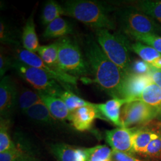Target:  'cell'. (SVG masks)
<instances>
[{
    "instance_id": "obj_1",
    "label": "cell",
    "mask_w": 161,
    "mask_h": 161,
    "mask_svg": "<svg viewBox=\"0 0 161 161\" xmlns=\"http://www.w3.org/2000/svg\"><path fill=\"white\" fill-rule=\"evenodd\" d=\"M84 52L94 77V82L114 98H121V88L125 74L111 61L94 37L88 35L83 41Z\"/></svg>"
},
{
    "instance_id": "obj_2",
    "label": "cell",
    "mask_w": 161,
    "mask_h": 161,
    "mask_svg": "<svg viewBox=\"0 0 161 161\" xmlns=\"http://www.w3.org/2000/svg\"><path fill=\"white\" fill-rule=\"evenodd\" d=\"M62 6L64 14L73 17L95 30H114L115 23L110 17L113 8L105 3L90 0H69Z\"/></svg>"
},
{
    "instance_id": "obj_3",
    "label": "cell",
    "mask_w": 161,
    "mask_h": 161,
    "mask_svg": "<svg viewBox=\"0 0 161 161\" xmlns=\"http://www.w3.org/2000/svg\"><path fill=\"white\" fill-rule=\"evenodd\" d=\"M96 40L110 60L123 71L125 75L130 71L131 44L122 32L112 34L108 29L95 30Z\"/></svg>"
},
{
    "instance_id": "obj_4",
    "label": "cell",
    "mask_w": 161,
    "mask_h": 161,
    "mask_svg": "<svg viewBox=\"0 0 161 161\" xmlns=\"http://www.w3.org/2000/svg\"><path fill=\"white\" fill-rule=\"evenodd\" d=\"M58 62L61 69L69 75L78 78L92 75L86 58L74 38L66 36L58 39Z\"/></svg>"
},
{
    "instance_id": "obj_5",
    "label": "cell",
    "mask_w": 161,
    "mask_h": 161,
    "mask_svg": "<svg viewBox=\"0 0 161 161\" xmlns=\"http://www.w3.org/2000/svg\"><path fill=\"white\" fill-rule=\"evenodd\" d=\"M122 32L130 38L136 35L155 34L161 31L160 26L153 19L147 16L135 7H126L117 13Z\"/></svg>"
},
{
    "instance_id": "obj_6",
    "label": "cell",
    "mask_w": 161,
    "mask_h": 161,
    "mask_svg": "<svg viewBox=\"0 0 161 161\" xmlns=\"http://www.w3.org/2000/svg\"><path fill=\"white\" fill-rule=\"evenodd\" d=\"M13 69L38 92L59 97L64 90L60 84L43 70L24 64L17 59L14 60Z\"/></svg>"
},
{
    "instance_id": "obj_7",
    "label": "cell",
    "mask_w": 161,
    "mask_h": 161,
    "mask_svg": "<svg viewBox=\"0 0 161 161\" xmlns=\"http://www.w3.org/2000/svg\"><path fill=\"white\" fill-rule=\"evenodd\" d=\"M159 110L160 109L142 101L128 102L125 104L121 109V127L132 128L147 124L158 117Z\"/></svg>"
},
{
    "instance_id": "obj_8",
    "label": "cell",
    "mask_w": 161,
    "mask_h": 161,
    "mask_svg": "<svg viewBox=\"0 0 161 161\" xmlns=\"http://www.w3.org/2000/svg\"><path fill=\"white\" fill-rule=\"evenodd\" d=\"M17 59L29 66L40 69L57 80L66 90H70L72 86H76L77 78L66 72H58L46 64L36 53L29 52L25 48H17Z\"/></svg>"
},
{
    "instance_id": "obj_9",
    "label": "cell",
    "mask_w": 161,
    "mask_h": 161,
    "mask_svg": "<svg viewBox=\"0 0 161 161\" xmlns=\"http://www.w3.org/2000/svg\"><path fill=\"white\" fill-rule=\"evenodd\" d=\"M153 81L149 74L140 75L129 72L125 75L121 88V98L129 102L138 100L145 88Z\"/></svg>"
},
{
    "instance_id": "obj_10",
    "label": "cell",
    "mask_w": 161,
    "mask_h": 161,
    "mask_svg": "<svg viewBox=\"0 0 161 161\" xmlns=\"http://www.w3.org/2000/svg\"><path fill=\"white\" fill-rule=\"evenodd\" d=\"M136 127H118L106 132V140L113 151L132 155L133 138Z\"/></svg>"
},
{
    "instance_id": "obj_11",
    "label": "cell",
    "mask_w": 161,
    "mask_h": 161,
    "mask_svg": "<svg viewBox=\"0 0 161 161\" xmlns=\"http://www.w3.org/2000/svg\"><path fill=\"white\" fill-rule=\"evenodd\" d=\"M17 86L10 76H4L0 82V111L1 116H7L18 103Z\"/></svg>"
},
{
    "instance_id": "obj_12",
    "label": "cell",
    "mask_w": 161,
    "mask_h": 161,
    "mask_svg": "<svg viewBox=\"0 0 161 161\" xmlns=\"http://www.w3.org/2000/svg\"><path fill=\"white\" fill-rule=\"evenodd\" d=\"M104 119L96 106V104L80 108L71 113L70 121L75 129L80 131L90 130L96 119Z\"/></svg>"
},
{
    "instance_id": "obj_13",
    "label": "cell",
    "mask_w": 161,
    "mask_h": 161,
    "mask_svg": "<svg viewBox=\"0 0 161 161\" xmlns=\"http://www.w3.org/2000/svg\"><path fill=\"white\" fill-rule=\"evenodd\" d=\"M52 151L58 161H88V148L60 143L53 145Z\"/></svg>"
},
{
    "instance_id": "obj_14",
    "label": "cell",
    "mask_w": 161,
    "mask_h": 161,
    "mask_svg": "<svg viewBox=\"0 0 161 161\" xmlns=\"http://www.w3.org/2000/svg\"><path fill=\"white\" fill-rule=\"evenodd\" d=\"M128 102L126 99L114 98L104 103L96 104V106L104 119H106L116 126L121 127V109Z\"/></svg>"
},
{
    "instance_id": "obj_15",
    "label": "cell",
    "mask_w": 161,
    "mask_h": 161,
    "mask_svg": "<svg viewBox=\"0 0 161 161\" xmlns=\"http://www.w3.org/2000/svg\"><path fill=\"white\" fill-rule=\"evenodd\" d=\"M38 94L55 119L70 121L71 112L60 98L40 92Z\"/></svg>"
},
{
    "instance_id": "obj_16",
    "label": "cell",
    "mask_w": 161,
    "mask_h": 161,
    "mask_svg": "<svg viewBox=\"0 0 161 161\" xmlns=\"http://www.w3.org/2000/svg\"><path fill=\"white\" fill-rule=\"evenodd\" d=\"M34 12L29 16L23 28L21 40L23 48L36 53L39 47V40L36 32L34 19Z\"/></svg>"
},
{
    "instance_id": "obj_17",
    "label": "cell",
    "mask_w": 161,
    "mask_h": 161,
    "mask_svg": "<svg viewBox=\"0 0 161 161\" xmlns=\"http://www.w3.org/2000/svg\"><path fill=\"white\" fill-rule=\"evenodd\" d=\"M72 33V26L68 21L60 17L46 26V28L43 33V36L47 39H59Z\"/></svg>"
},
{
    "instance_id": "obj_18",
    "label": "cell",
    "mask_w": 161,
    "mask_h": 161,
    "mask_svg": "<svg viewBox=\"0 0 161 161\" xmlns=\"http://www.w3.org/2000/svg\"><path fill=\"white\" fill-rule=\"evenodd\" d=\"M37 53L41 58L52 68L58 72H64L61 69L58 62V41L48 45L40 46Z\"/></svg>"
},
{
    "instance_id": "obj_19",
    "label": "cell",
    "mask_w": 161,
    "mask_h": 161,
    "mask_svg": "<svg viewBox=\"0 0 161 161\" xmlns=\"http://www.w3.org/2000/svg\"><path fill=\"white\" fill-rule=\"evenodd\" d=\"M0 41L7 46L17 47L20 44L17 31L3 17L0 20Z\"/></svg>"
},
{
    "instance_id": "obj_20",
    "label": "cell",
    "mask_w": 161,
    "mask_h": 161,
    "mask_svg": "<svg viewBox=\"0 0 161 161\" xmlns=\"http://www.w3.org/2000/svg\"><path fill=\"white\" fill-rule=\"evenodd\" d=\"M151 106L161 108V88L153 82L146 86L138 98Z\"/></svg>"
},
{
    "instance_id": "obj_21",
    "label": "cell",
    "mask_w": 161,
    "mask_h": 161,
    "mask_svg": "<svg viewBox=\"0 0 161 161\" xmlns=\"http://www.w3.org/2000/svg\"><path fill=\"white\" fill-rule=\"evenodd\" d=\"M64 14V8L62 4H60L56 1L50 0L46 3L43 7L41 14V22L44 25L47 26Z\"/></svg>"
},
{
    "instance_id": "obj_22",
    "label": "cell",
    "mask_w": 161,
    "mask_h": 161,
    "mask_svg": "<svg viewBox=\"0 0 161 161\" xmlns=\"http://www.w3.org/2000/svg\"><path fill=\"white\" fill-rule=\"evenodd\" d=\"M24 113L31 119L41 123L50 124L55 119L43 102L35 104Z\"/></svg>"
},
{
    "instance_id": "obj_23",
    "label": "cell",
    "mask_w": 161,
    "mask_h": 161,
    "mask_svg": "<svg viewBox=\"0 0 161 161\" xmlns=\"http://www.w3.org/2000/svg\"><path fill=\"white\" fill-rule=\"evenodd\" d=\"M139 11L161 23V1H138L134 6Z\"/></svg>"
},
{
    "instance_id": "obj_24",
    "label": "cell",
    "mask_w": 161,
    "mask_h": 161,
    "mask_svg": "<svg viewBox=\"0 0 161 161\" xmlns=\"http://www.w3.org/2000/svg\"><path fill=\"white\" fill-rule=\"evenodd\" d=\"M42 100L38 92L28 88L23 87L19 93L18 104L20 109L25 112L35 104L42 102Z\"/></svg>"
},
{
    "instance_id": "obj_25",
    "label": "cell",
    "mask_w": 161,
    "mask_h": 161,
    "mask_svg": "<svg viewBox=\"0 0 161 161\" xmlns=\"http://www.w3.org/2000/svg\"><path fill=\"white\" fill-rule=\"evenodd\" d=\"M132 52L136 53L143 60L150 64H152L156 59L160 58L161 54L151 47L147 46L140 42H136L131 45Z\"/></svg>"
},
{
    "instance_id": "obj_26",
    "label": "cell",
    "mask_w": 161,
    "mask_h": 161,
    "mask_svg": "<svg viewBox=\"0 0 161 161\" xmlns=\"http://www.w3.org/2000/svg\"><path fill=\"white\" fill-rule=\"evenodd\" d=\"M59 97L66 104L71 113L82 107L92 104V103L87 102L76 96L70 90H64Z\"/></svg>"
},
{
    "instance_id": "obj_27",
    "label": "cell",
    "mask_w": 161,
    "mask_h": 161,
    "mask_svg": "<svg viewBox=\"0 0 161 161\" xmlns=\"http://www.w3.org/2000/svg\"><path fill=\"white\" fill-rule=\"evenodd\" d=\"M113 150L106 145L88 148V161H111Z\"/></svg>"
},
{
    "instance_id": "obj_28",
    "label": "cell",
    "mask_w": 161,
    "mask_h": 161,
    "mask_svg": "<svg viewBox=\"0 0 161 161\" xmlns=\"http://www.w3.org/2000/svg\"><path fill=\"white\" fill-rule=\"evenodd\" d=\"M8 128L7 120L1 119L0 128V153L6 152L16 147V145L14 144L10 138Z\"/></svg>"
},
{
    "instance_id": "obj_29",
    "label": "cell",
    "mask_w": 161,
    "mask_h": 161,
    "mask_svg": "<svg viewBox=\"0 0 161 161\" xmlns=\"http://www.w3.org/2000/svg\"><path fill=\"white\" fill-rule=\"evenodd\" d=\"M132 38L137 41V42H144L159 53H161V37L158 35L151 34L136 35Z\"/></svg>"
},
{
    "instance_id": "obj_30",
    "label": "cell",
    "mask_w": 161,
    "mask_h": 161,
    "mask_svg": "<svg viewBox=\"0 0 161 161\" xmlns=\"http://www.w3.org/2000/svg\"><path fill=\"white\" fill-rule=\"evenodd\" d=\"M26 158L24 150L20 146L4 153H0V161H22Z\"/></svg>"
},
{
    "instance_id": "obj_31",
    "label": "cell",
    "mask_w": 161,
    "mask_h": 161,
    "mask_svg": "<svg viewBox=\"0 0 161 161\" xmlns=\"http://www.w3.org/2000/svg\"><path fill=\"white\" fill-rule=\"evenodd\" d=\"M143 155L161 160V130L158 136L150 142L144 150Z\"/></svg>"
},
{
    "instance_id": "obj_32",
    "label": "cell",
    "mask_w": 161,
    "mask_h": 161,
    "mask_svg": "<svg viewBox=\"0 0 161 161\" xmlns=\"http://www.w3.org/2000/svg\"><path fill=\"white\" fill-rule=\"evenodd\" d=\"M15 60L4 50L3 47H1L0 51V76L3 78L7 70L13 68V66Z\"/></svg>"
},
{
    "instance_id": "obj_33",
    "label": "cell",
    "mask_w": 161,
    "mask_h": 161,
    "mask_svg": "<svg viewBox=\"0 0 161 161\" xmlns=\"http://www.w3.org/2000/svg\"><path fill=\"white\" fill-rule=\"evenodd\" d=\"M152 69L153 67L149 64L143 60H137L131 63L130 72L140 75L150 74Z\"/></svg>"
},
{
    "instance_id": "obj_34",
    "label": "cell",
    "mask_w": 161,
    "mask_h": 161,
    "mask_svg": "<svg viewBox=\"0 0 161 161\" xmlns=\"http://www.w3.org/2000/svg\"><path fill=\"white\" fill-rule=\"evenodd\" d=\"M112 158L115 161H143L129 153L113 151Z\"/></svg>"
},
{
    "instance_id": "obj_35",
    "label": "cell",
    "mask_w": 161,
    "mask_h": 161,
    "mask_svg": "<svg viewBox=\"0 0 161 161\" xmlns=\"http://www.w3.org/2000/svg\"><path fill=\"white\" fill-rule=\"evenodd\" d=\"M153 68L161 70V56L160 58H158L155 60L150 64Z\"/></svg>"
},
{
    "instance_id": "obj_36",
    "label": "cell",
    "mask_w": 161,
    "mask_h": 161,
    "mask_svg": "<svg viewBox=\"0 0 161 161\" xmlns=\"http://www.w3.org/2000/svg\"><path fill=\"white\" fill-rule=\"evenodd\" d=\"M159 119H161V108L160 109V110H159V115L158 116V117H157Z\"/></svg>"
}]
</instances>
